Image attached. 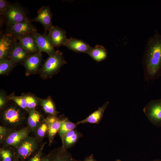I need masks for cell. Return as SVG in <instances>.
I'll return each mask as SVG.
<instances>
[{"mask_svg": "<svg viewBox=\"0 0 161 161\" xmlns=\"http://www.w3.org/2000/svg\"><path fill=\"white\" fill-rule=\"evenodd\" d=\"M152 161H161V160H156Z\"/></svg>", "mask_w": 161, "mask_h": 161, "instance_id": "cell-36", "label": "cell"}, {"mask_svg": "<svg viewBox=\"0 0 161 161\" xmlns=\"http://www.w3.org/2000/svg\"><path fill=\"white\" fill-rule=\"evenodd\" d=\"M109 104L107 101L101 107H99L95 111L85 119L78 122L76 123L78 125L86 123H97L102 119L105 110Z\"/></svg>", "mask_w": 161, "mask_h": 161, "instance_id": "cell-18", "label": "cell"}, {"mask_svg": "<svg viewBox=\"0 0 161 161\" xmlns=\"http://www.w3.org/2000/svg\"><path fill=\"white\" fill-rule=\"evenodd\" d=\"M48 130V127L47 123H43L38 129L37 134L40 137H43L44 136Z\"/></svg>", "mask_w": 161, "mask_h": 161, "instance_id": "cell-30", "label": "cell"}, {"mask_svg": "<svg viewBox=\"0 0 161 161\" xmlns=\"http://www.w3.org/2000/svg\"><path fill=\"white\" fill-rule=\"evenodd\" d=\"M23 48L30 55L39 50L32 33L15 37Z\"/></svg>", "mask_w": 161, "mask_h": 161, "instance_id": "cell-12", "label": "cell"}, {"mask_svg": "<svg viewBox=\"0 0 161 161\" xmlns=\"http://www.w3.org/2000/svg\"><path fill=\"white\" fill-rule=\"evenodd\" d=\"M29 130L24 128L10 134L6 140V143L8 145L17 147L28 137Z\"/></svg>", "mask_w": 161, "mask_h": 161, "instance_id": "cell-15", "label": "cell"}, {"mask_svg": "<svg viewBox=\"0 0 161 161\" xmlns=\"http://www.w3.org/2000/svg\"><path fill=\"white\" fill-rule=\"evenodd\" d=\"M1 161H13L15 154L8 149H1L0 151Z\"/></svg>", "mask_w": 161, "mask_h": 161, "instance_id": "cell-28", "label": "cell"}, {"mask_svg": "<svg viewBox=\"0 0 161 161\" xmlns=\"http://www.w3.org/2000/svg\"><path fill=\"white\" fill-rule=\"evenodd\" d=\"M37 143L33 138L27 137L17 147L16 157L24 161L30 157L36 149Z\"/></svg>", "mask_w": 161, "mask_h": 161, "instance_id": "cell-6", "label": "cell"}, {"mask_svg": "<svg viewBox=\"0 0 161 161\" xmlns=\"http://www.w3.org/2000/svg\"><path fill=\"white\" fill-rule=\"evenodd\" d=\"M30 55L20 43L17 41L12 51L9 59L16 65L19 63H23Z\"/></svg>", "mask_w": 161, "mask_h": 161, "instance_id": "cell-13", "label": "cell"}, {"mask_svg": "<svg viewBox=\"0 0 161 161\" xmlns=\"http://www.w3.org/2000/svg\"><path fill=\"white\" fill-rule=\"evenodd\" d=\"M64 46L75 52L85 53L87 54L92 48L83 41L72 38L67 39Z\"/></svg>", "mask_w": 161, "mask_h": 161, "instance_id": "cell-14", "label": "cell"}, {"mask_svg": "<svg viewBox=\"0 0 161 161\" xmlns=\"http://www.w3.org/2000/svg\"><path fill=\"white\" fill-rule=\"evenodd\" d=\"M37 16L31 20V21L38 22L41 24L44 28V33L47 32L52 26V14L49 7L43 6L37 11Z\"/></svg>", "mask_w": 161, "mask_h": 161, "instance_id": "cell-9", "label": "cell"}, {"mask_svg": "<svg viewBox=\"0 0 161 161\" xmlns=\"http://www.w3.org/2000/svg\"><path fill=\"white\" fill-rule=\"evenodd\" d=\"M88 54L97 62L105 60L107 57V52L104 47L99 45L92 47Z\"/></svg>", "mask_w": 161, "mask_h": 161, "instance_id": "cell-21", "label": "cell"}, {"mask_svg": "<svg viewBox=\"0 0 161 161\" xmlns=\"http://www.w3.org/2000/svg\"><path fill=\"white\" fill-rule=\"evenodd\" d=\"M52 161H80L75 159L62 147L54 150L49 154Z\"/></svg>", "mask_w": 161, "mask_h": 161, "instance_id": "cell-19", "label": "cell"}, {"mask_svg": "<svg viewBox=\"0 0 161 161\" xmlns=\"http://www.w3.org/2000/svg\"><path fill=\"white\" fill-rule=\"evenodd\" d=\"M143 111L152 124L161 127V98L151 100L144 108Z\"/></svg>", "mask_w": 161, "mask_h": 161, "instance_id": "cell-3", "label": "cell"}, {"mask_svg": "<svg viewBox=\"0 0 161 161\" xmlns=\"http://www.w3.org/2000/svg\"><path fill=\"white\" fill-rule=\"evenodd\" d=\"M51 43L53 47H59L65 43L68 38L66 32L63 29L56 26H52L48 31Z\"/></svg>", "mask_w": 161, "mask_h": 161, "instance_id": "cell-11", "label": "cell"}, {"mask_svg": "<svg viewBox=\"0 0 161 161\" xmlns=\"http://www.w3.org/2000/svg\"><path fill=\"white\" fill-rule=\"evenodd\" d=\"M78 125L76 123H72L66 119H63V122L58 131L59 134L62 140V144L66 134L70 131L75 129Z\"/></svg>", "mask_w": 161, "mask_h": 161, "instance_id": "cell-22", "label": "cell"}, {"mask_svg": "<svg viewBox=\"0 0 161 161\" xmlns=\"http://www.w3.org/2000/svg\"><path fill=\"white\" fill-rule=\"evenodd\" d=\"M41 104L46 113L55 115L57 113L55 108L52 100L50 98L40 100Z\"/></svg>", "mask_w": 161, "mask_h": 161, "instance_id": "cell-23", "label": "cell"}, {"mask_svg": "<svg viewBox=\"0 0 161 161\" xmlns=\"http://www.w3.org/2000/svg\"><path fill=\"white\" fill-rule=\"evenodd\" d=\"M27 108L33 109L36 106L38 99L36 97L31 95H24Z\"/></svg>", "mask_w": 161, "mask_h": 161, "instance_id": "cell-27", "label": "cell"}, {"mask_svg": "<svg viewBox=\"0 0 161 161\" xmlns=\"http://www.w3.org/2000/svg\"><path fill=\"white\" fill-rule=\"evenodd\" d=\"M8 98L14 101L19 107L26 110L27 109L26 105V101L24 95L17 96L13 95H10Z\"/></svg>", "mask_w": 161, "mask_h": 161, "instance_id": "cell-26", "label": "cell"}, {"mask_svg": "<svg viewBox=\"0 0 161 161\" xmlns=\"http://www.w3.org/2000/svg\"><path fill=\"white\" fill-rule=\"evenodd\" d=\"M13 161H19L18 158L16 157L15 154Z\"/></svg>", "mask_w": 161, "mask_h": 161, "instance_id": "cell-35", "label": "cell"}, {"mask_svg": "<svg viewBox=\"0 0 161 161\" xmlns=\"http://www.w3.org/2000/svg\"><path fill=\"white\" fill-rule=\"evenodd\" d=\"M32 34L40 51L45 52L49 56L55 54L56 51L51 43L48 34H41L36 31L33 32Z\"/></svg>", "mask_w": 161, "mask_h": 161, "instance_id": "cell-8", "label": "cell"}, {"mask_svg": "<svg viewBox=\"0 0 161 161\" xmlns=\"http://www.w3.org/2000/svg\"><path fill=\"white\" fill-rule=\"evenodd\" d=\"M7 26L6 32L10 34L15 37L32 33L37 31L29 18L13 25H7Z\"/></svg>", "mask_w": 161, "mask_h": 161, "instance_id": "cell-5", "label": "cell"}, {"mask_svg": "<svg viewBox=\"0 0 161 161\" xmlns=\"http://www.w3.org/2000/svg\"><path fill=\"white\" fill-rule=\"evenodd\" d=\"M82 135L74 129L69 131L65 136L62 147L66 150L74 146Z\"/></svg>", "mask_w": 161, "mask_h": 161, "instance_id": "cell-20", "label": "cell"}, {"mask_svg": "<svg viewBox=\"0 0 161 161\" xmlns=\"http://www.w3.org/2000/svg\"><path fill=\"white\" fill-rule=\"evenodd\" d=\"M63 121V119L60 120L54 115L47 118L46 123L48 127L49 143H52L56 134L58 132Z\"/></svg>", "mask_w": 161, "mask_h": 161, "instance_id": "cell-16", "label": "cell"}, {"mask_svg": "<svg viewBox=\"0 0 161 161\" xmlns=\"http://www.w3.org/2000/svg\"><path fill=\"white\" fill-rule=\"evenodd\" d=\"M143 65L146 81L158 78L161 74V35L157 32L148 40Z\"/></svg>", "mask_w": 161, "mask_h": 161, "instance_id": "cell-1", "label": "cell"}, {"mask_svg": "<svg viewBox=\"0 0 161 161\" xmlns=\"http://www.w3.org/2000/svg\"><path fill=\"white\" fill-rule=\"evenodd\" d=\"M42 59V52L30 55L23 63L27 75L34 74L38 71Z\"/></svg>", "mask_w": 161, "mask_h": 161, "instance_id": "cell-10", "label": "cell"}, {"mask_svg": "<svg viewBox=\"0 0 161 161\" xmlns=\"http://www.w3.org/2000/svg\"><path fill=\"white\" fill-rule=\"evenodd\" d=\"M41 119L40 114L35 110H32L28 118L29 125L32 128H35L39 123Z\"/></svg>", "mask_w": 161, "mask_h": 161, "instance_id": "cell-25", "label": "cell"}, {"mask_svg": "<svg viewBox=\"0 0 161 161\" xmlns=\"http://www.w3.org/2000/svg\"><path fill=\"white\" fill-rule=\"evenodd\" d=\"M115 161H121L120 160H116Z\"/></svg>", "mask_w": 161, "mask_h": 161, "instance_id": "cell-37", "label": "cell"}, {"mask_svg": "<svg viewBox=\"0 0 161 161\" xmlns=\"http://www.w3.org/2000/svg\"><path fill=\"white\" fill-rule=\"evenodd\" d=\"M83 161H97L94 158L92 154L86 158Z\"/></svg>", "mask_w": 161, "mask_h": 161, "instance_id": "cell-33", "label": "cell"}, {"mask_svg": "<svg viewBox=\"0 0 161 161\" xmlns=\"http://www.w3.org/2000/svg\"><path fill=\"white\" fill-rule=\"evenodd\" d=\"M66 64L62 52L59 50L56 51L55 54L49 56L42 65L41 76L44 78L51 77Z\"/></svg>", "mask_w": 161, "mask_h": 161, "instance_id": "cell-2", "label": "cell"}, {"mask_svg": "<svg viewBox=\"0 0 161 161\" xmlns=\"http://www.w3.org/2000/svg\"><path fill=\"white\" fill-rule=\"evenodd\" d=\"M6 97L4 94L2 92L0 93V107H3L5 105L6 101Z\"/></svg>", "mask_w": 161, "mask_h": 161, "instance_id": "cell-32", "label": "cell"}, {"mask_svg": "<svg viewBox=\"0 0 161 161\" xmlns=\"http://www.w3.org/2000/svg\"><path fill=\"white\" fill-rule=\"evenodd\" d=\"M15 65L9 59L0 60V74H7Z\"/></svg>", "mask_w": 161, "mask_h": 161, "instance_id": "cell-24", "label": "cell"}, {"mask_svg": "<svg viewBox=\"0 0 161 161\" xmlns=\"http://www.w3.org/2000/svg\"><path fill=\"white\" fill-rule=\"evenodd\" d=\"M41 161H52V160L49 154L42 157Z\"/></svg>", "mask_w": 161, "mask_h": 161, "instance_id": "cell-34", "label": "cell"}, {"mask_svg": "<svg viewBox=\"0 0 161 161\" xmlns=\"http://www.w3.org/2000/svg\"><path fill=\"white\" fill-rule=\"evenodd\" d=\"M7 25H13L29 18L24 9L18 3H12L3 16Z\"/></svg>", "mask_w": 161, "mask_h": 161, "instance_id": "cell-4", "label": "cell"}, {"mask_svg": "<svg viewBox=\"0 0 161 161\" xmlns=\"http://www.w3.org/2000/svg\"><path fill=\"white\" fill-rule=\"evenodd\" d=\"M17 40L14 36L7 32L1 35L0 60L9 59Z\"/></svg>", "mask_w": 161, "mask_h": 161, "instance_id": "cell-7", "label": "cell"}, {"mask_svg": "<svg viewBox=\"0 0 161 161\" xmlns=\"http://www.w3.org/2000/svg\"><path fill=\"white\" fill-rule=\"evenodd\" d=\"M3 117L6 122L12 124L18 123L22 118L21 111L14 107H10L5 110L3 113Z\"/></svg>", "mask_w": 161, "mask_h": 161, "instance_id": "cell-17", "label": "cell"}, {"mask_svg": "<svg viewBox=\"0 0 161 161\" xmlns=\"http://www.w3.org/2000/svg\"><path fill=\"white\" fill-rule=\"evenodd\" d=\"M11 3L5 0H0V14L4 16L10 7Z\"/></svg>", "mask_w": 161, "mask_h": 161, "instance_id": "cell-29", "label": "cell"}, {"mask_svg": "<svg viewBox=\"0 0 161 161\" xmlns=\"http://www.w3.org/2000/svg\"><path fill=\"white\" fill-rule=\"evenodd\" d=\"M45 143L43 144L38 151L28 161H41L43 148Z\"/></svg>", "mask_w": 161, "mask_h": 161, "instance_id": "cell-31", "label": "cell"}]
</instances>
